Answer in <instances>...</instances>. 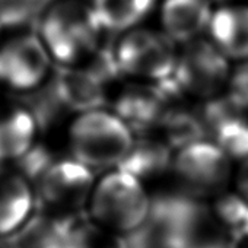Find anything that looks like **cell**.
Instances as JSON below:
<instances>
[{
  "instance_id": "obj_1",
  "label": "cell",
  "mask_w": 248,
  "mask_h": 248,
  "mask_svg": "<svg viewBox=\"0 0 248 248\" xmlns=\"http://www.w3.org/2000/svg\"><path fill=\"white\" fill-rule=\"evenodd\" d=\"M99 31L92 8L62 0L43 15L40 38L60 66H80L101 46Z\"/></svg>"
},
{
  "instance_id": "obj_2",
  "label": "cell",
  "mask_w": 248,
  "mask_h": 248,
  "mask_svg": "<svg viewBox=\"0 0 248 248\" xmlns=\"http://www.w3.org/2000/svg\"><path fill=\"white\" fill-rule=\"evenodd\" d=\"M133 142L135 136L127 124L104 108L82 112L70 124L72 156L92 171L115 168Z\"/></svg>"
},
{
  "instance_id": "obj_3",
  "label": "cell",
  "mask_w": 248,
  "mask_h": 248,
  "mask_svg": "<svg viewBox=\"0 0 248 248\" xmlns=\"http://www.w3.org/2000/svg\"><path fill=\"white\" fill-rule=\"evenodd\" d=\"M88 206L93 222L126 235L146 220L151 197L140 180L114 168L95 181Z\"/></svg>"
},
{
  "instance_id": "obj_4",
  "label": "cell",
  "mask_w": 248,
  "mask_h": 248,
  "mask_svg": "<svg viewBox=\"0 0 248 248\" xmlns=\"http://www.w3.org/2000/svg\"><path fill=\"white\" fill-rule=\"evenodd\" d=\"M95 184L93 171L78 159H56L34 184L38 212L75 219L89 202Z\"/></svg>"
},
{
  "instance_id": "obj_5",
  "label": "cell",
  "mask_w": 248,
  "mask_h": 248,
  "mask_svg": "<svg viewBox=\"0 0 248 248\" xmlns=\"http://www.w3.org/2000/svg\"><path fill=\"white\" fill-rule=\"evenodd\" d=\"M172 168L184 191L197 199L223 194L233 178L232 158L207 139L178 149Z\"/></svg>"
},
{
  "instance_id": "obj_6",
  "label": "cell",
  "mask_w": 248,
  "mask_h": 248,
  "mask_svg": "<svg viewBox=\"0 0 248 248\" xmlns=\"http://www.w3.org/2000/svg\"><path fill=\"white\" fill-rule=\"evenodd\" d=\"M231 75V62L209 38L199 37L178 53L174 79L186 95L212 99L226 89Z\"/></svg>"
},
{
  "instance_id": "obj_7",
  "label": "cell",
  "mask_w": 248,
  "mask_h": 248,
  "mask_svg": "<svg viewBox=\"0 0 248 248\" xmlns=\"http://www.w3.org/2000/svg\"><path fill=\"white\" fill-rule=\"evenodd\" d=\"M114 48L123 75L149 79L155 83L171 78L175 72L178 51L175 41L165 32L133 30Z\"/></svg>"
},
{
  "instance_id": "obj_8",
  "label": "cell",
  "mask_w": 248,
  "mask_h": 248,
  "mask_svg": "<svg viewBox=\"0 0 248 248\" xmlns=\"http://www.w3.org/2000/svg\"><path fill=\"white\" fill-rule=\"evenodd\" d=\"M51 60L40 37H16L0 47V83L19 92H31L46 83Z\"/></svg>"
},
{
  "instance_id": "obj_9",
  "label": "cell",
  "mask_w": 248,
  "mask_h": 248,
  "mask_svg": "<svg viewBox=\"0 0 248 248\" xmlns=\"http://www.w3.org/2000/svg\"><path fill=\"white\" fill-rule=\"evenodd\" d=\"M202 120L210 140L232 159L248 158V112L232 104L226 95L207 99Z\"/></svg>"
},
{
  "instance_id": "obj_10",
  "label": "cell",
  "mask_w": 248,
  "mask_h": 248,
  "mask_svg": "<svg viewBox=\"0 0 248 248\" xmlns=\"http://www.w3.org/2000/svg\"><path fill=\"white\" fill-rule=\"evenodd\" d=\"M172 102L158 83L133 85L123 89L114 104V112L127 124L132 132L146 133L159 124Z\"/></svg>"
},
{
  "instance_id": "obj_11",
  "label": "cell",
  "mask_w": 248,
  "mask_h": 248,
  "mask_svg": "<svg viewBox=\"0 0 248 248\" xmlns=\"http://www.w3.org/2000/svg\"><path fill=\"white\" fill-rule=\"evenodd\" d=\"M206 32L231 63H248V3L238 0L215 8Z\"/></svg>"
},
{
  "instance_id": "obj_12",
  "label": "cell",
  "mask_w": 248,
  "mask_h": 248,
  "mask_svg": "<svg viewBox=\"0 0 248 248\" xmlns=\"http://www.w3.org/2000/svg\"><path fill=\"white\" fill-rule=\"evenodd\" d=\"M50 82L67 111L82 114L105 105V85L82 66L59 64Z\"/></svg>"
},
{
  "instance_id": "obj_13",
  "label": "cell",
  "mask_w": 248,
  "mask_h": 248,
  "mask_svg": "<svg viewBox=\"0 0 248 248\" xmlns=\"http://www.w3.org/2000/svg\"><path fill=\"white\" fill-rule=\"evenodd\" d=\"M32 184L16 170L0 165V236L16 233L34 215Z\"/></svg>"
},
{
  "instance_id": "obj_14",
  "label": "cell",
  "mask_w": 248,
  "mask_h": 248,
  "mask_svg": "<svg viewBox=\"0 0 248 248\" xmlns=\"http://www.w3.org/2000/svg\"><path fill=\"white\" fill-rule=\"evenodd\" d=\"M213 0H165L161 12L164 32L175 43H190L207 31Z\"/></svg>"
},
{
  "instance_id": "obj_15",
  "label": "cell",
  "mask_w": 248,
  "mask_h": 248,
  "mask_svg": "<svg viewBox=\"0 0 248 248\" xmlns=\"http://www.w3.org/2000/svg\"><path fill=\"white\" fill-rule=\"evenodd\" d=\"M37 132V123L25 105L0 108V165L19 159L35 143Z\"/></svg>"
},
{
  "instance_id": "obj_16",
  "label": "cell",
  "mask_w": 248,
  "mask_h": 248,
  "mask_svg": "<svg viewBox=\"0 0 248 248\" xmlns=\"http://www.w3.org/2000/svg\"><path fill=\"white\" fill-rule=\"evenodd\" d=\"M75 223L76 219H66L37 210L14 235L22 248H75Z\"/></svg>"
},
{
  "instance_id": "obj_17",
  "label": "cell",
  "mask_w": 248,
  "mask_h": 248,
  "mask_svg": "<svg viewBox=\"0 0 248 248\" xmlns=\"http://www.w3.org/2000/svg\"><path fill=\"white\" fill-rule=\"evenodd\" d=\"M172 148L164 139L145 136L139 140L135 139L127 155L115 168L136 177L143 183L162 175L170 167H172Z\"/></svg>"
},
{
  "instance_id": "obj_18",
  "label": "cell",
  "mask_w": 248,
  "mask_h": 248,
  "mask_svg": "<svg viewBox=\"0 0 248 248\" xmlns=\"http://www.w3.org/2000/svg\"><path fill=\"white\" fill-rule=\"evenodd\" d=\"M154 3L155 0H93L91 8L101 30L120 32L145 19Z\"/></svg>"
},
{
  "instance_id": "obj_19",
  "label": "cell",
  "mask_w": 248,
  "mask_h": 248,
  "mask_svg": "<svg viewBox=\"0 0 248 248\" xmlns=\"http://www.w3.org/2000/svg\"><path fill=\"white\" fill-rule=\"evenodd\" d=\"M159 127L162 129L164 140L177 151L194 142L203 140L207 136L202 117L178 105L168 108Z\"/></svg>"
},
{
  "instance_id": "obj_20",
  "label": "cell",
  "mask_w": 248,
  "mask_h": 248,
  "mask_svg": "<svg viewBox=\"0 0 248 248\" xmlns=\"http://www.w3.org/2000/svg\"><path fill=\"white\" fill-rule=\"evenodd\" d=\"M27 93L28 96L25 98L24 105L32 114L38 126V130L50 129L51 126L57 124L67 112L66 107L57 96L50 80Z\"/></svg>"
},
{
  "instance_id": "obj_21",
  "label": "cell",
  "mask_w": 248,
  "mask_h": 248,
  "mask_svg": "<svg viewBox=\"0 0 248 248\" xmlns=\"http://www.w3.org/2000/svg\"><path fill=\"white\" fill-rule=\"evenodd\" d=\"M75 248H127L124 235L109 231L96 222H79L73 226Z\"/></svg>"
},
{
  "instance_id": "obj_22",
  "label": "cell",
  "mask_w": 248,
  "mask_h": 248,
  "mask_svg": "<svg viewBox=\"0 0 248 248\" xmlns=\"http://www.w3.org/2000/svg\"><path fill=\"white\" fill-rule=\"evenodd\" d=\"M54 0H0V25L24 27L46 14Z\"/></svg>"
},
{
  "instance_id": "obj_23",
  "label": "cell",
  "mask_w": 248,
  "mask_h": 248,
  "mask_svg": "<svg viewBox=\"0 0 248 248\" xmlns=\"http://www.w3.org/2000/svg\"><path fill=\"white\" fill-rule=\"evenodd\" d=\"M54 161L56 158L47 146L41 143H34L19 159L15 161V170L34 187V184L41 178V175Z\"/></svg>"
},
{
  "instance_id": "obj_24",
  "label": "cell",
  "mask_w": 248,
  "mask_h": 248,
  "mask_svg": "<svg viewBox=\"0 0 248 248\" xmlns=\"http://www.w3.org/2000/svg\"><path fill=\"white\" fill-rule=\"evenodd\" d=\"M233 181H235L236 193L248 202V158L241 161V165L235 172Z\"/></svg>"
},
{
  "instance_id": "obj_25",
  "label": "cell",
  "mask_w": 248,
  "mask_h": 248,
  "mask_svg": "<svg viewBox=\"0 0 248 248\" xmlns=\"http://www.w3.org/2000/svg\"><path fill=\"white\" fill-rule=\"evenodd\" d=\"M0 248H22V247L16 241L15 235H8V236H0Z\"/></svg>"
},
{
  "instance_id": "obj_26",
  "label": "cell",
  "mask_w": 248,
  "mask_h": 248,
  "mask_svg": "<svg viewBox=\"0 0 248 248\" xmlns=\"http://www.w3.org/2000/svg\"><path fill=\"white\" fill-rule=\"evenodd\" d=\"M238 238L248 241V206H247V210L244 213V217H242L239 229H238Z\"/></svg>"
},
{
  "instance_id": "obj_27",
  "label": "cell",
  "mask_w": 248,
  "mask_h": 248,
  "mask_svg": "<svg viewBox=\"0 0 248 248\" xmlns=\"http://www.w3.org/2000/svg\"><path fill=\"white\" fill-rule=\"evenodd\" d=\"M0 30H2V25H0Z\"/></svg>"
}]
</instances>
